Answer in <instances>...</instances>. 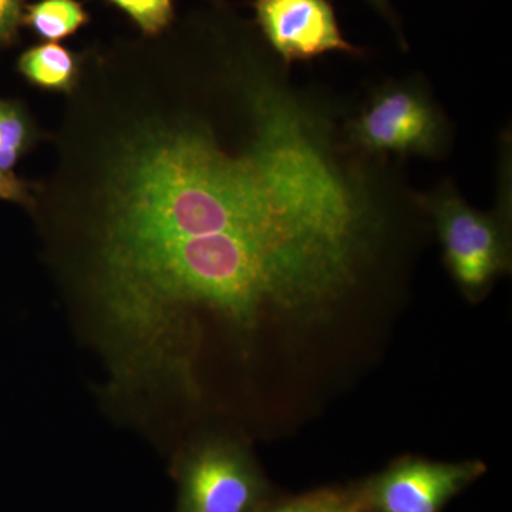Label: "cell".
Instances as JSON below:
<instances>
[{"instance_id":"cell-13","label":"cell","mask_w":512,"mask_h":512,"mask_svg":"<svg viewBox=\"0 0 512 512\" xmlns=\"http://www.w3.org/2000/svg\"><path fill=\"white\" fill-rule=\"evenodd\" d=\"M366 2L369 3V5L372 6V8L375 9L390 26H392L394 33L399 37L400 42L403 43L404 39L402 28H400V20L397 18L390 0H366Z\"/></svg>"},{"instance_id":"cell-5","label":"cell","mask_w":512,"mask_h":512,"mask_svg":"<svg viewBox=\"0 0 512 512\" xmlns=\"http://www.w3.org/2000/svg\"><path fill=\"white\" fill-rule=\"evenodd\" d=\"M254 8L266 42L285 64L332 52L363 53L343 36L329 0H255Z\"/></svg>"},{"instance_id":"cell-12","label":"cell","mask_w":512,"mask_h":512,"mask_svg":"<svg viewBox=\"0 0 512 512\" xmlns=\"http://www.w3.org/2000/svg\"><path fill=\"white\" fill-rule=\"evenodd\" d=\"M0 200L28 201V191H26L25 185L12 174V171L0 170Z\"/></svg>"},{"instance_id":"cell-1","label":"cell","mask_w":512,"mask_h":512,"mask_svg":"<svg viewBox=\"0 0 512 512\" xmlns=\"http://www.w3.org/2000/svg\"><path fill=\"white\" fill-rule=\"evenodd\" d=\"M439 234L444 261L471 302L483 298L510 271L511 239L507 198L500 210L481 212L468 205L450 184L420 198Z\"/></svg>"},{"instance_id":"cell-2","label":"cell","mask_w":512,"mask_h":512,"mask_svg":"<svg viewBox=\"0 0 512 512\" xmlns=\"http://www.w3.org/2000/svg\"><path fill=\"white\" fill-rule=\"evenodd\" d=\"M175 512H258L272 501L264 471L244 444L208 437L185 448L173 466Z\"/></svg>"},{"instance_id":"cell-11","label":"cell","mask_w":512,"mask_h":512,"mask_svg":"<svg viewBox=\"0 0 512 512\" xmlns=\"http://www.w3.org/2000/svg\"><path fill=\"white\" fill-rule=\"evenodd\" d=\"M20 0H0V43L8 42L18 28Z\"/></svg>"},{"instance_id":"cell-6","label":"cell","mask_w":512,"mask_h":512,"mask_svg":"<svg viewBox=\"0 0 512 512\" xmlns=\"http://www.w3.org/2000/svg\"><path fill=\"white\" fill-rule=\"evenodd\" d=\"M19 69L26 79L37 86L62 90L72 84L76 64L69 50L56 42H49L23 53Z\"/></svg>"},{"instance_id":"cell-9","label":"cell","mask_w":512,"mask_h":512,"mask_svg":"<svg viewBox=\"0 0 512 512\" xmlns=\"http://www.w3.org/2000/svg\"><path fill=\"white\" fill-rule=\"evenodd\" d=\"M346 501L348 491L339 488H320L288 500H272L258 512H336Z\"/></svg>"},{"instance_id":"cell-14","label":"cell","mask_w":512,"mask_h":512,"mask_svg":"<svg viewBox=\"0 0 512 512\" xmlns=\"http://www.w3.org/2000/svg\"><path fill=\"white\" fill-rule=\"evenodd\" d=\"M336 512H365L362 510H359V508L355 507L352 503H350L349 495H348V501H346L345 504L342 505V507L339 508Z\"/></svg>"},{"instance_id":"cell-8","label":"cell","mask_w":512,"mask_h":512,"mask_svg":"<svg viewBox=\"0 0 512 512\" xmlns=\"http://www.w3.org/2000/svg\"><path fill=\"white\" fill-rule=\"evenodd\" d=\"M29 128L22 111L0 101V170L12 171L28 143Z\"/></svg>"},{"instance_id":"cell-4","label":"cell","mask_w":512,"mask_h":512,"mask_svg":"<svg viewBox=\"0 0 512 512\" xmlns=\"http://www.w3.org/2000/svg\"><path fill=\"white\" fill-rule=\"evenodd\" d=\"M485 471L480 460L443 463L402 457L346 491L350 503L365 512H441Z\"/></svg>"},{"instance_id":"cell-7","label":"cell","mask_w":512,"mask_h":512,"mask_svg":"<svg viewBox=\"0 0 512 512\" xmlns=\"http://www.w3.org/2000/svg\"><path fill=\"white\" fill-rule=\"evenodd\" d=\"M86 20V12L76 0H40L28 12L29 25L49 42L73 35Z\"/></svg>"},{"instance_id":"cell-3","label":"cell","mask_w":512,"mask_h":512,"mask_svg":"<svg viewBox=\"0 0 512 512\" xmlns=\"http://www.w3.org/2000/svg\"><path fill=\"white\" fill-rule=\"evenodd\" d=\"M350 144L369 156L439 157L447 123L436 104L414 86L387 87L348 124Z\"/></svg>"},{"instance_id":"cell-10","label":"cell","mask_w":512,"mask_h":512,"mask_svg":"<svg viewBox=\"0 0 512 512\" xmlns=\"http://www.w3.org/2000/svg\"><path fill=\"white\" fill-rule=\"evenodd\" d=\"M124 10L144 32L157 33L173 16V0H110Z\"/></svg>"}]
</instances>
